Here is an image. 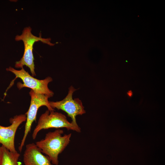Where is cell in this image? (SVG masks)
<instances>
[{
    "instance_id": "1",
    "label": "cell",
    "mask_w": 165,
    "mask_h": 165,
    "mask_svg": "<svg viewBox=\"0 0 165 165\" xmlns=\"http://www.w3.org/2000/svg\"><path fill=\"white\" fill-rule=\"evenodd\" d=\"M60 129L47 133L44 138L37 141L35 144L42 152L48 156L53 164H59L58 156L67 146L71 140L72 134H65Z\"/></svg>"
},
{
    "instance_id": "2",
    "label": "cell",
    "mask_w": 165,
    "mask_h": 165,
    "mask_svg": "<svg viewBox=\"0 0 165 165\" xmlns=\"http://www.w3.org/2000/svg\"><path fill=\"white\" fill-rule=\"evenodd\" d=\"M31 31V27H26L24 29L21 35H17L15 37L16 41H23L24 49L23 57L20 61L16 62L15 67L16 68H22L25 65L29 68L32 75L34 76L36 75V74L35 71L34 59L33 53L34 44L39 41L50 46H53L55 44L51 42L50 38H42L41 33H40L39 37L36 36L32 34Z\"/></svg>"
},
{
    "instance_id": "3",
    "label": "cell",
    "mask_w": 165,
    "mask_h": 165,
    "mask_svg": "<svg viewBox=\"0 0 165 165\" xmlns=\"http://www.w3.org/2000/svg\"><path fill=\"white\" fill-rule=\"evenodd\" d=\"M62 128L79 133L81 131L79 127L75 126L69 122L64 115L54 111H50L47 110L40 116L37 124L33 131L32 138L35 140L38 133L42 130Z\"/></svg>"
},
{
    "instance_id": "4",
    "label": "cell",
    "mask_w": 165,
    "mask_h": 165,
    "mask_svg": "<svg viewBox=\"0 0 165 165\" xmlns=\"http://www.w3.org/2000/svg\"><path fill=\"white\" fill-rule=\"evenodd\" d=\"M6 70L12 72L16 76V78H20L22 81L23 84L20 82L17 83V87L19 90L23 87H28L35 93L46 95L50 98L53 96V92L48 87V84L53 81L51 77H48L42 80L36 79L31 76L23 67L19 70L11 67L7 68Z\"/></svg>"
},
{
    "instance_id": "5",
    "label": "cell",
    "mask_w": 165,
    "mask_h": 165,
    "mask_svg": "<svg viewBox=\"0 0 165 165\" xmlns=\"http://www.w3.org/2000/svg\"><path fill=\"white\" fill-rule=\"evenodd\" d=\"M31 97L30 104L29 109L25 114L26 115L24 135L18 148L21 152L28 134L30 132L31 125L34 121H36L37 112L39 108L43 106H46L50 111H54L50 106L48 96L37 93L31 90L29 93Z\"/></svg>"
},
{
    "instance_id": "6",
    "label": "cell",
    "mask_w": 165,
    "mask_h": 165,
    "mask_svg": "<svg viewBox=\"0 0 165 165\" xmlns=\"http://www.w3.org/2000/svg\"><path fill=\"white\" fill-rule=\"evenodd\" d=\"M76 90L71 86L69 87L68 94L64 98L60 101H49V103L53 109L56 108L66 112L68 116L71 118V122L74 125L78 126L76 120V116L82 115L86 112L81 101L79 98H72L73 94Z\"/></svg>"
},
{
    "instance_id": "7",
    "label": "cell",
    "mask_w": 165,
    "mask_h": 165,
    "mask_svg": "<svg viewBox=\"0 0 165 165\" xmlns=\"http://www.w3.org/2000/svg\"><path fill=\"white\" fill-rule=\"evenodd\" d=\"M26 114L16 115L9 119L11 124L9 126L0 125V143L12 152H16L15 137L16 130L22 123L26 121Z\"/></svg>"
},
{
    "instance_id": "8",
    "label": "cell",
    "mask_w": 165,
    "mask_h": 165,
    "mask_svg": "<svg viewBox=\"0 0 165 165\" xmlns=\"http://www.w3.org/2000/svg\"><path fill=\"white\" fill-rule=\"evenodd\" d=\"M24 165H53L50 158L45 156L35 144H28L23 154Z\"/></svg>"
},
{
    "instance_id": "9",
    "label": "cell",
    "mask_w": 165,
    "mask_h": 165,
    "mask_svg": "<svg viewBox=\"0 0 165 165\" xmlns=\"http://www.w3.org/2000/svg\"><path fill=\"white\" fill-rule=\"evenodd\" d=\"M20 154L10 151L3 146H0V165H22L19 161Z\"/></svg>"
},
{
    "instance_id": "10",
    "label": "cell",
    "mask_w": 165,
    "mask_h": 165,
    "mask_svg": "<svg viewBox=\"0 0 165 165\" xmlns=\"http://www.w3.org/2000/svg\"><path fill=\"white\" fill-rule=\"evenodd\" d=\"M127 94L129 97H131L132 96L133 93L130 90L127 93Z\"/></svg>"
}]
</instances>
